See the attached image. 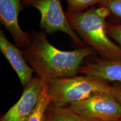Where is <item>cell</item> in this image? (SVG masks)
<instances>
[{
	"label": "cell",
	"instance_id": "6da1fadb",
	"mask_svg": "<svg viewBox=\"0 0 121 121\" xmlns=\"http://www.w3.org/2000/svg\"><path fill=\"white\" fill-rule=\"evenodd\" d=\"M23 52L37 76L48 81L76 76L85 59L95 51L90 46L70 51L60 50L48 41L45 33L34 31L30 45Z\"/></svg>",
	"mask_w": 121,
	"mask_h": 121
},
{
	"label": "cell",
	"instance_id": "7a4b0ae2",
	"mask_svg": "<svg viewBox=\"0 0 121 121\" xmlns=\"http://www.w3.org/2000/svg\"><path fill=\"white\" fill-rule=\"evenodd\" d=\"M66 15L75 32L102 59H121V48L110 40L107 31L106 18L110 16L107 8L94 6L81 13Z\"/></svg>",
	"mask_w": 121,
	"mask_h": 121
},
{
	"label": "cell",
	"instance_id": "3957f363",
	"mask_svg": "<svg viewBox=\"0 0 121 121\" xmlns=\"http://www.w3.org/2000/svg\"><path fill=\"white\" fill-rule=\"evenodd\" d=\"M46 82L52 103L60 107L69 106L96 93H112V85L109 82L89 75H76Z\"/></svg>",
	"mask_w": 121,
	"mask_h": 121
},
{
	"label": "cell",
	"instance_id": "277c9868",
	"mask_svg": "<svg viewBox=\"0 0 121 121\" xmlns=\"http://www.w3.org/2000/svg\"><path fill=\"white\" fill-rule=\"evenodd\" d=\"M22 3L24 7H33L40 12V25L45 33L52 34L62 31L66 33L76 45L85 47V44L71 26L60 0H22Z\"/></svg>",
	"mask_w": 121,
	"mask_h": 121
},
{
	"label": "cell",
	"instance_id": "5b68a950",
	"mask_svg": "<svg viewBox=\"0 0 121 121\" xmlns=\"http://www.w3.org/2000/svg\"><path fill=\"white\" fill-rule=\"evenodd\" d=\"M87 121H117L121 119V105L112 93H96L69 105Z\"/></svg>",
	"mask_w": 121,
	"mask_h": 121
},
{
	"label": "cell",
	"instance_id": "8992f818",
	"mask_svg": "<svg viewBox=\"0 0 121 121\" xmlns=\"http://www.w3.org/2000/svg\"><path fill=\"white\" fill-rule=\"evenodd\" d=\"M43 82L38 76L33 78L25 86L22 95L6 113L1 116L0 121H28L38 102Z\"/></svg>",
	"mask_w": 121,
	"mask_h": 121
},
{
	"label": "cell",
	"instance_id": "52a82bcc",
	"mask_svg": "<svg viewBox=\"0 0 121 121\" xmlns=\"http://www.w3.org/2000/svg\"><path fill=\"white\" fill-rule=\"evenodd\" d=\"M22 0H0V20L10 32L16 46L22 51L30 45L31 34L25 32L19 26V13L24 7Z\"/></svg>",
	"mask_w": 121,
	"mask_h": 121
},
{
	"label": "cell",
	"instance_id": "ba28073f",
	"mask_svg": "<svg viewBox=\"0 0 121 121\" xmlns=\"http://www.w3.org/2000/svg\"><path fill=\"white\" fill-rule=\"evenodd\" d=\"M0 50L25 86L32 79L34 69L28 65L23 51L9 41L2 30H0Z\"/></svg>",
	"mask_w": 121,
	"mask_h": 121
},
{
	"label": "cell",
	"instance_id": "9c48e42d",
	"mask_svg": "<svg viewBox=\"0 0 121 121\" xmlns=\"http://www.w3.org/2000/svg\"><path fill=\"white\" fill-rule=\"evenodd\" d=\"M78 73L96 77L109 82L121 83V59H98L82 65Z\"/></svg>",
	"mask_w": 121,
	"mask_h": 121
},
{
	"label": "cell",
	"instance_id": "30bf717a",
	"mask_svg": "<svg viewBox=\"0 0 121 121\" xmlns=\"http://www.w3.org/2000/svg\"><path fill=\"white\" fill-rule=\"evenodd\" d=\"M43 121H87L73 112L69 106L60 107L52 102L45 110Z\"/></svg>",
	"mask_w": 121,
	"mask_h": 121
},
{
	"label": "cell",
	"instance_id": "8fae6325",
	"mask_svg": "<svg viewBox=\"0 0 121 121\" xmlns=\"http://www.w3.org/2000/svg\"><path fill=\"white\" fill-rule=\"evenodd\" d=\"M42 89L39 101L28 121H43L45 110L52 102L48 93L47 82L43 80H42Z\"/></svg>",
	"mask_w": 121,
	"mask_h": 121
},
{
	"label": "cell",
	"instance_id": "7c38bea8",
	"mask_svg": "<svg viewBox=\"0 0 121 121\" xmlns=\"http://www.w3.org/2000/svg\"><path fill=\"white\" fill-rule=\"evenodd\" d=\"M68 7L66 15L81 13L94 6L99 4L102 0H66Z\"/></svg>",
	"mask_w": 121,
	"mask_h": 121
},
{
	"label": "cell",
	"instance_id": "4fadbf2b",
	"mask_svg": "<svg viewBox=\"0 0 121 121\" xmlns=\"http://www.w3.org/2000/svg\"><path fill=\"white\" fill-rule=\"evenodd\" d=\"M98 6L107 8L110 15L121 19V0H102Z\"/></svg>",
	"mask_w": 121,
	"mask_h": 121
},
{
	"label": "cell",
	"instance_id": "5bb4252c",
	"mask_svg": "<svg viewBox=\"0 0 121 121\" xmlns=\"http://www.w3.org/2000/svg\"><path fill=\"white\" fill-rule=\"evenodd\" d=\"M107 31L109 37L113 38L121 48V23L107 24Z\"/></svg>",
	"mask_w": 121,
	"mask_h": 121
},
{
	"label": "cell",
	"instance_id": "9a60e30c",
	"mask_svg": "<svg viewBox=\"0 0 121 121\" xmlns=\"http://www.w3.org/2000/svg\"><path fill=\"white\" fill-rule=\"evenodd\" d=\"M112 93L114 97L121 105V83L113 82Z\"/></svg>",
	"mask_w": 121,
	"mask_h": 121
},
{
	"label": "cell",
	"instance_id": "2e32d148",
	"mask_svg": "<svg viewBox=\"0 0 121 121\" xmlns=\"http://www.w3.org/2000/svg\"><path fill=\"white\" fill-rule=\"evenodd\" d=\"M121 121V119H119V120H118V121Z\"/></svg>",
	"mask_w": 121,
	"mask_h": 121
}]
</instances>
